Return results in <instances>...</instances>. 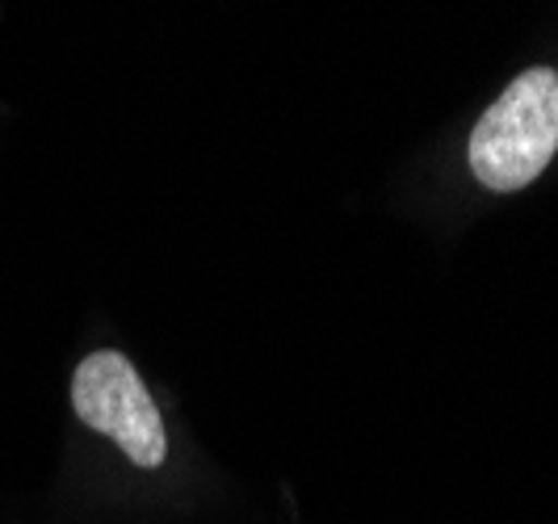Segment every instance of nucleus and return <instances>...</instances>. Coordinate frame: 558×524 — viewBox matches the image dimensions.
I'll return each instance as SVG.
<instances>
[{
	"label": "nucleus",
	"instance_id": "2",
	"mask_svg": "<svg viewBox=\"0 0 558 524\" xmlns=\"http://www.w3.org/2000/svg\"><path fill=\"white\" fill-rule=\"evenodd\" d=\"M72 412L84 428L101 432L113 441L126 462L143 470H156L168 458V437L165 419L156 412L151 390L143 387L140 369L131 357L101 349L88 353L72 374Z\"/></svg>",
	"mask_w": 558,
	"mask_h": 524
},
{
	"label": "nucleus",
	"instance_id": "1",
	"mask_svg": "<svg viewBox=\"0 0 558 524\" xmlns=\"http://www.w3.org/2000/svg\"><path fill=\"white\" fill-rule=\"evenodd\" d=\"M558 151V72L530 68L478 118L471 168L492 194H517L542 176Z\"/></svg>",
	"mask_w": 558,
	"mask_h": 524
}]
</instances>
